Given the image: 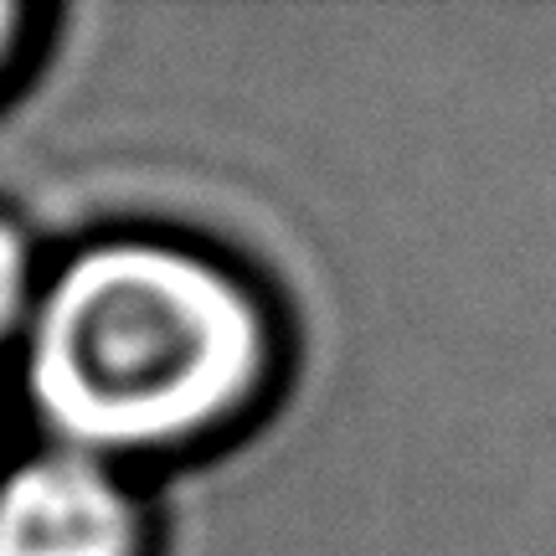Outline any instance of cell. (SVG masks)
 <instances>
[{
    "label": "cell",
    "instance_id": "obj_1",
    "mask_svg": "<svg viewBox=\"0 0 556 556\" xmlns=\"http://www.w3.org/2000/svg\"><path fill=\"white\" fill-rule=\"evenodd\" d=\"M274 330L258 294L180 242H93L31 309L26 397L62 448L160 454L258 397Z\"/></svg>",
    "mask_w": 556,
    "mask_h": 556
},
{
    "label": "cell",
    "instance_id": "obj_2",
    "mask_svg": "<svg viewBox=\"0 0 556 556\" xmlns=\"http://www.w3.org/2000/svg\"><path fill=\"white\" fill-rule=\"evenodd\" d=\"M0 556H144V505L103 458L52 448L0 479Z\"/></svg>",
    "mask_w": 556,
    "mask_h": 556
},
{
    "label": "cell",
    "instance_id": "obj_3",
    "mask_svg": "<svg viewBox=\"0 0 556 556\" xmlns=\"http://www.w3.org/2000/svg\"><path fill=\"white\" fill-rule=\"evenodd\" d=\"M31 294H37L31 289V242L0 212V345L31 319V309H37Z\"/></svg>",
    "mask_w": 556,
    "mask_h": 556
},
{
    "label": "cell",
    "instance_id": "obj_4",
    "mask_svg": "<svg viewBox=\"0 0 556 556\" xmlns=\"http://www.w3.org/2000/svg\"><path fill=\"white\" fill-rule=\"evenodd\" d=\"M26 26V5H11V0H0V62L11 58V47H16V31Z\"/></svg>",
    "mask_w": 556,
    "mask_h": 556
}]
</instances>
